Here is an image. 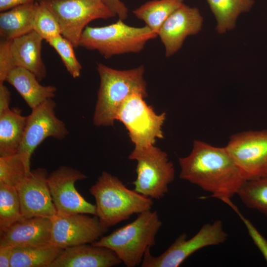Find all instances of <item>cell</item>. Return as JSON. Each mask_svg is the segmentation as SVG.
Here are the masks:
<instances>
[{"label": "cell", "mask_w": 267, "mask_h": 267, "mask_svg": "<svg viewBox=\"0 0 267 267\" xmlns=\"http://www.w3.org/2000/svg\"><path fill=\"white\" fill-rule=\"evenodd\" d=\"M10 92L3 84H0V114L7 111L10 108Z\"/></svg>", "instance_id": "cell-33"}, {"label": "cell", "mask_w": 267, "mask_h": 267, "mask_svg": "<svg viewBox=\"0 0 267 267\" xmlns=\"http://www.w3.org/2000/svg\"><path fill=\"white\" fill-rule=\"evenodd\" d=\"M95 200L96 215L108 228L134 214L151 210L152 199L127 187L117 177L103 172L89 189Z\"/></svg>", "instance_id": "cell-3"}, {"label": "cell", "mask_w": 267, "mask_h": 267, "mask_svg": "<svg viewBox=\"0 0 267 267\" xmlns=\"http://www.w3.org/2000/svg\"><path fill=\"white\" fill-rule=\"evenodd\" d=\"M30 173L19 154L0 156V183L16 188Z\"/></svg>", "instance_id": "cell-27"}, {"label": "cell", "mask_w": 267, "mask_h": 267, "mask_svg": "<svg viewBox=\"0 0 267 267\" xmlns=\"http://www.w3.org/2000/svg\"><path fill=\"white\" fill-rule=\"evenodd\" d=\"M121 19L102 27L87 26L82 33L79 46L97 51L105 58L141 51L146 43L158 35L146 26L136 27Z\"/></svg>", "instance_id": "cell-5"}, {"label": "cell", "mask_w": 267, "mask_h": 267, "mask_svg": "<svg viewBox=\"0 0 267 267\" xmlns=\"http://www.w3.org/2000/svg\"><path fill=\"white\" fill-rule=\"evenodd\" d=\"M39 5L37 1L19 5L0 14V35L2 39L12 40L33 30Z\"/></svg>", "instance_id": "cell-20"}, {"label": "cell", "mask_w": 267, "mask_h": 267, "mask_svg": "<svg viewBox=\"0 0 267 267\" xmlns=\"http://www.w3.org/2000/svg\"><path fill=\"white\" fill-rule=\"evenodd\" d=\"M203 19L198 9L183 3L164 22L158 33L169 57L181 47L186 38L197 34L202 26Z\"/></svg>", "instance_id": "cell-15"}, {"label": "cell", "mask_w": 267, "mask_h": 267, "mask_svg": "<svg viewBox=\"0 0 267 267\" xmlns=\"http://www.w3.org/2000/svg\"><path fill=\"white\" fill-rule=\"evenodd\" d=\"M87 176L80 171L61 166L47 177V183L56 215L75 214L95 216L96 206L87 201L77 191L75 183Z\"/></svg>", "instance_id": "cell-12"}, {"label": "cell", "mask_w": 267, "mask_h": 267, "mask_svg": "<svg viewBox=\"0 0 267 267\" xmlns=\"http://www.w3.org/2000/svg\"><path fill=\"white\" fill-rule=\"evenodd\" d=\"M51 222L50 244L63 249L92 243L108 230L96 216L85 214L56 215Z\"/></svg>", "instance_id": "cell-13"}, {"label": "cell", "mask_w": 267, "mask_h": 267, "mask_svg": "<svg viewBox=\"0 0 267 267\" xmlns=\"http://www.w3.org/2000/svg\"><path fill=\"white\" fill-rule=\"evenodd\" d=\"M121 263L110 249L84 244L64 249L49 267H111Z\"/></svg>", "instance_id": "cell-17"}, {"label": "cell", "mask_w": 267, "mask_h": 267, "mask_svg": "<svg viewBox=\"0 0 267 267\" xmlns=\"http://www.w3.org/2000/svg\"><path fill=\"white\" fill-rule=\"evenodd\" d=\"M184 0H152L133 11L134 15L158 35L166 19L181 6Z\"/></svg>", "instance_id": "cell-23"}, {"label": "cell", "mask_w": 267, "mask_h": 267, "mask_svg": "<svg viewBox=\"0 0 267 267\" xmlns=\"http://www.w3.org/2000/svg\"><path fill=\"white\" fill-rule=\"evenodd\" d=\"M5 82L15 89L31 109L52 99L57 90L54 86L41 85L35 74L19 67L9 73Z\"/></svg>", "instance_id": "cell-19"}, {"label": "cell", "mask_w": 267, "mask_h": 267, "mask_svg": "<svg viewBox=\"0 0 267 267\" xmlns=\"http://www.w3.org/2000/svg\"><path fill=\"white\" fill-rule=\"evenodd\" d=\"M44 4L57 19L61 35L74 47L79 46L85 28L91 21L116 16L102 0H37Z\"/></svg>", "instance_id": "cell-7"}, {"label": "cell", "mask_w": 267, "mask_h": 267, "mask_svg": "<svg viewBox=\"0 0 267 267\" xmlns=\"http://www.w3.org/2000/svg\"><path fill=\"white\" fill-rule=\"evenodd\" d=\"M162 222L156 211L138 214L136 219L91 243L113 251L127 267L141 265L145 252L156 244Z\"/></svg>", "instance_id": "cell-4"}, {"label": "cell", "mask_w": 267, "mask_h": 267, "mask_svg": "<svg viewBox=\"0 0 267 267\" xmlns=\"http://www.w3.org/2000/svg\"><path fill=\"white\" fill-rule=\"evenodd\" d=\"M27 119V116L11 109L0 114V156L17 153Z\"/></svg>", "instance_id": "cell-21"}, {"label": "cell", "mask_w": 267, "mask_h": 267, "mask_svg": "<svg viewBox=\"0 0 267 267\" xmlns=\"http://www.w3.org/2000/svg\"><path fill=\"white\" fill-rule=\"evenodd\" d=\"M222 222L216 220L203 225L193 237L187 239L185 233L180 234L170 246L158 256H153L150 248L145 253L141 267H178L196 251L207 246L219 245L227 239Z\"/></svg>", "instance_id": "cell-9"}, {"label": "cell", "mask_w": 267, "mask_h": 267, "mask_svg": "<svg viewBox=\"0 0 267 267\" xmlns=\"http://www.w3.org/2000/svg\"><path fill=\"white\" fill-rule=\"evenodd\" d=\"M217 21L216 30L220 34L232 29L238 16L250 10L253 0H207Z\"/></svg>", "instance_id": "cell-24"}, {"label": "cell", "mask_w": 267, "mask_h": 267, "mask_svg": "<svg viewBox=\"0 0 267 267\" xmlns=\"http://www.w3.org/2000/svg\"><path fill=\"white\" fill-rule=\"evenodd\" d=\"M104 4L116 15L119 19L124 20L128 16V8L121 0H102Z\"/></svg>", "instance_id": "cell-32"}, {"label": "cell", "mask_w": 267, "mask_h": 267, "mask_svg": "<svg viewBox=\"0 0 267 267\" xmlns=\"http://www.w3.org/2000/svg\"><path fill=\"white\" fill-rule=\"evenodd\" d=\"M33 30L46 42L62 35L61 28L55 16L44 4L39 2Z\"/></svg>", "instance_id": "cell-29"}, {"label": "cell", "mask_w": 267, "mask_h": 267, "mask_svg": "<svg viewBox=\"0 0 267 267\" xmlns=\"http://www.w3.org/2000/svg\"><path fill=\"white\" fill-rule=\"evenodd\" d=\"M179 178L223 202L231 200L245 181L225 147L193 142L191 152L180 158Z\"/></svg>", "instance_id": "cell-1"}, {"label": "cell", "mask_w": 267, "mask_h": 267, "mask_svg": "<svg viewBox=\"0 0 267 267\" xmlns=\"http://www.w3.org/2000/svg\"><path fill=\"white\" fill-rule=\"evenodd\" d=\"M144 98L139 94L129 96L119 109L116 118L128 130L134 149L154 145L156 138L164 137L162 127L166 113L157 114Z\"/></svg>", "instance_id": "cell-8"}, {"label": "cell", "mask_w": 267, "mask_h": 267, "mask_svg": "<svg viewBox=\"0 0 267 267\" xmlns=\"http://www.w3.org/2000/svg\"><path fill=\"white\" fill-rule=\"evenodd\" d=\"M24 218L16 188L0 183V233Z\"/></svg>", "instance_id": "cell-26"}, {"label": "cell", "mask_w": 267, "mask_h": 267, "mask_svg": "<svg viewBox=\"0 0 267 267\" xmlns=\"http://www.w3.org/2000/svg\"><path fill=\"white\" fill-rule=\"evenodd\" d=\"M51 223V220L45 218H25L0 233V245L17 247L50 244Z\"/></svg>", "instance_id": "cell-16"}, {"label": "cell", "mask_w": 267, "mask_h": 267, "mask_svg": "<svg viewBox=\"0 0 267 267\" xmlns=\"http://www.w3.org/2000/svg\"><path fill=\"white\" fill-rule=\"evenodd\" d=\"M37 0H0V11L8 10L15 7L31 3Z\"/></svg>", "instance_id": "cell-35"}, {"label": "cell", "mask_w": 267, "mask_h": 267, "mask_svg": "<svg viewBox=\"0 0 267 267\" xmlns=\"http://www.w3.org/2000/svg\"><path fill=\"white\" fill-rule=\"evenodd\" d=\"M14 247L0 245V267H10V261Z\"/></svg>", "instance_id": "cell-34"}, {"label": "cell", "mask_w": 267, "mask_h": 267, "mask_svg": "<svg viewBox=\"0 0 267 267\" xmlns=\"http://www.w3.org/2000/svg\"><path fill=\"white\" fill-rule=\"evenodd\" d=\"M236 194L246 206L267 217V176L245 180Z\"/></svg>", "instance_id": "cell-25"}, {"label": "cell", "mask_w": 267, "mask_h": 267, "mask_svg": "<svg viewBox=\"0 0 267 267\" xmlns=\"http://www.w3.org/2000/svg\"><path fill=\"white\" fill-rule=\"evenodd\" d=\"M48 175L44 168L31 170L16 188L24 218L43 217L51 220L56 215L48 185Z\"/></svg>", "instance_id": "cell-14"}, {"label": "cell", "mask_w": 267, "mask_h": 267, "mask_svg": "<svg viewBox=\"0 0 267 267\" xmlns=\"http://www.w3.org/2000/svg\"><path fill=\"white\" fill-rule=\"evenodd\" d=\"M47 42L59 55L68 73L74 78H78L82 67L75 56L72 43L62 35L52 38Z\"/></svg>", "instance_id": "cell-28"}, {"label": "cell", "mask_w": 267, "mask_h": 267, "mask_svg": "<svg viewBox=\"0 0 267 267\" xmlns=\"http://www.w3.org/2000/svg\"><path fill=\"white\" fill-rule=\"evenodd\" d=\"M226 204L229 206L237 214L241 220L243 221L250 236L263 255L267 263V240L259 232L250 221L246 218L241 213L237 207L231 200L227 201Z\"/></svg>", "instance_id": "cell-31"}, {"label": "cell", "mask_w": 267, "mask_h": 267, "mask_svg": "<svg viewBox=\"0 0 267 267\" xmlns=\"http://www.w3.org/2000/svg\"><path fill=\"white\" fill-rule=\"evenodd\" d=\"M97 71L100 85L93 117L97 127L114 125L118 112L126 99L134 94L147 96L146 83L143 78V65L124 70L111 68L98 63Z\"/></svg>", "instance_id": "cell-2"}, {"label": "cell", "mask_w": 267, "mask_h": 267, "mask_svg": "<svg viewBox=\"0 0 267 267\" xmlns=\"http://www.w3.org/2000/svg\"><path fill=\"white\" fill-rule=\"evenodd\" d=\"M12 40L0 42V84H3L9 73L17 67L11 50Z\"/></svg>", "instance_id": "cell-30"}, {"label": "cell", "mask_w": 267, "mask_h": 267, "mask_svg": "<svg viewBox=\"0 0 267 267\" xmlns=\"http://www.w3.org/2000/svg\"><path fill=\"white\" fill-rule=\"evenodd\" d=\"M225 148L245 180L267 176V130L232 134Z\"/></svg>", "instance_id": "cell-11"}, {"label": "cell", "mask_w": 267, "mask_h": 267, "mask_svg": "<svg viewBox=\"0 0 267 267\" xmlns=\"http://www.w3.org/2000/svg\"><path fill=\"white\" fill-rule=\"evenodd\" d=\"M129 159L137 162L134 190L152 199L163 198L175 178L174 167L167 154L152 145L134 148Z\"/></svg>", "instance_id": "cell-6"}, {"label": "cell", "mask_w": 267, "mask_h": 267, "mask_svg": "<svg viewBox=\"0 0 267 267\" xmlns=\"http://www.w3.org/2000/svg\"><path fill=\"white\" fill-rule=\"evenodd\" d=\"M43 39L34 30L12 40L11 50L16 67L24 68L36 75L39 82L46 76L42 58Z\"/></svg>", "instance_id": "cell-18"}, {"label": "cell", "mask_w": 267, "mask_h": 267, "mask_svg": "<svg viewBox=\"0 0 267 267\" xmlns=\"http://www.w3.org/2000/svg\"><path fill=\"white\" fill-rule=\"evenodd\" d=\"M56 103L49 99L32 109L27 116L23 137L18 154L30 173L31 158L36 148L46 138L62 140L68 134L65 124L55 115Z\"/></svg>", "instance_id": "cell-10"}, {"label": "cell", "mask_w": 267, "mask_h": 267, "mask_svg": "<svg viewBox=\"0 0 267 267\" xmlns=\"http://www.w3.org/2000/svg\"><path fill=\"white\" fill-rule=\"evenodd\" d=\"M63 250L51 244L14 247L10 267H49Z\"/></svg>", "instance_id": "cell-22"}]
</instances>
